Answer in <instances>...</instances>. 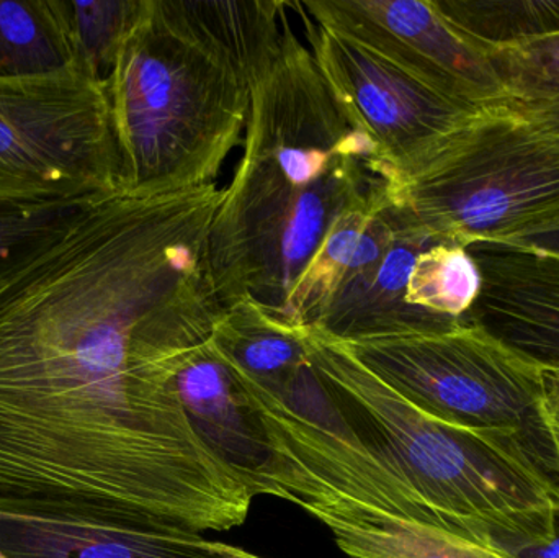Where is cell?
I'll use <instances>...</instances> for the list:
<instances>
[{
	"instance_id": "4",
	"label": "cell",
	"mask_w": 559,
	"mask_h": 558,
	"mask_svg": "<svg viewBox=\"0 0 559 558\" xmlns=\"http://www.w3.org/2000/svg\"><path fill=\"white\" fill-rule=\"evenodd\" d=\"M397 222L472 248L559 216V134L512 104L481 108L419 166L384 182Z\"/></svg>"
},
{
	"instance_id": "14",
	"label": "cell",
	"mask_w": 559,
	"mask_h": 558,
	"mask_svg": "<svg viewBox=\"0 0 559 558\" xmlns=\"http://www.w3.org/2000/svg\"><path fill=\"white\" fill-rule=\"evenodd\" d=\"M396 231L383 180L373 199L335 219L293 287L285 320L295 327H314L334 295L361 269L381 258Z\"/></svg>"
},
{
	"instance_id": "16",
	"label": "cell",
	"mask_w": 559,
	"mask_h": 558,
	"mask_svg": "<svg viewBox=\"0 0 559 558\" xmlns=\"http://www.w3.org/2000/svg\"><path fill=\"white\" fill-rule=\"evenodd\" d=\"M72 66L62 0H0V79L39 78Z\"/></svg>"
},
{
	"instance_id": "11",
	"label": "cell",
	"mask_w": 559,
	"mask_h": 558,
	"mask_svg": "<svg viewBox=\"0 0 559 558\" xmlns=\"http://www.w3.org/2000/svg\"><path fill=\"white\" fill-rule=\"evenodd\" d=\"M394 222L397 231L393 242L380 259L361 269L334 295L312 327L314 330L350 343L391 334L450 330L462 323L463 320L437 317L407 304V281L417 256L439 241L396 218Z\"/></svg>"
},
{
	"instance_id": "20",
	"label": "cell",
	"mask_w": 559,
	"mask_h": 558,
	"mask_svg": "<svg viewBox=\"0 0 559 558\" xmlns=\"http://www.w3.org/2000/svg\"><path fill=\"white\" fill-rule=\"evenodd\" d=\"M92 202H0V284L61 236Z\"/></svg>"
},
{
	"instance_id": "10",
	"label": "cell",
	"mask_w": 559,
	"mask_h": 558,
	"mask_svg": "<svg viewBox=\"0 0 559 558\" xmlns=\"http://www.w3.org/2000/svg\"><path fill=\"white\" fill-rule=\"evenodd\" d=\"M468 251L481 290L465 320L559 376V258L496 245Z\"/></svg>"
},
{
	"instance_id": "24",
	"label": "cell",
	"mask_w": 559,
	"mask_h": 558,
	"mask_svg": "<svg viewBox=\"0 0 559 558\" xmlns=\"http://www.w3.org/2000/svg\"><path fill=\"white\" fill-rule=\"evenodd\" d=\"M522 114L559 134V102L551 104H512Z\"/></svg>"
},
{
	"instance_id": "18",
	"label": "cell",
	"mask_w": 559,
	"mask_h": 558,
	"mask_svg": "<svg viewBox=\"0 0 559 558\" xmlns=\"http://www.w3.org/2000/svg\"><path fill=\"white\" fill-rule=\"evenodd\" d=\"M481 290V275L468 249L439 242L417 256L406 301L437 317L465 320Z\"/></svg>"
},
{
	"instance_id": "25",
	"label": "cell",
	"mask_w": 559,
	"mask_h": 558,
	"mask_svg": "<svg viewBox=\"0 0 559 558\" xmlns=\"http://www.w3.org/2000/svg\"><path fill=\"white\" fill-rule=\"evenodd\" d=\"M545 385H547L548 402L559 408V376L545 373Z\"/></svg>"
},
{
	"instance_id": "12",
	"label": "cell",
	"mask_w": 559,
	"mask_h": 558,
	"mask_svg": "<svg viewBox=\"0 0 559 558\" xmlns=\"http://www.w3.org/2000/svg\"><path fill=\"white\" fill-rule=\"evenodd\" d=\"M176 385L200 438L254 494L255 480L269 461L267 436L238 373L210 337L183 351Z\"/></svg>"
},
{
	"instance_id": "21",
	"label": "cell",
	"mask_w": 559,
	"mask_h": 558,
	"mask_svg": "<svg viewBox=\"0 0 559 558\" xmlns=\"http://www.w3.org/2000/svg\"><path fill=\"white\" fill-rule=\"evenodd\" d=\"M488 49L511 104L559 102V33Z\"/></svg>"
},
{
	"instance_id": "2",
	"label": "cell",
	"mask_w": 559,
	"mask_h": 558,
	"mask_svg": "<svg viewBox=\"0 0 559 558\" xmlns=\"http://www.w3.org/2000/svg\"><path fill=\"white\" fill-rule=\"evenodd\" d=\"M121 192L212 186L241 141L251 81L189 0H140L105 81Z\"/></svg>"
},
{
	"instance_id": "6",
	"label": "cell",
	"mask_w": 559,
	"mask_h": 558,
	"mask_svg": "<svg viewBox=\"0 0 559 558\" xmlns=\"http://www.w3.org/2000/svg\"><path fill=\"white\" fill-rule=\"evenodd\" d=\"M120 180L104 82L78 64L0 79V202L97 200Z\"/></svg>"
},
{
	"instance_id": "7",
	"label": "cell",
	"mask_w": 559,
	"mask_h": 558,
	"mask_svg": "<svg viewBox=\"0 0 559 558\" xmlns=\"http://www.w3.org/2000/svg\"><path fill=\"white\" fill-rule=\"evenodd\" d=\"M309 51L355 130L373 143L384 182L419 166L476 111L447 97L360 43L316 23L299 2Z\"/></svg>"
},
{
	"instance_id": "9",
	"label": "cell",
	"mask_w": 559,
	"mask_h": 558,
	"mask_svg": "<svg viewBox=\"0 0 559 558\" xmlns=\"http://www.w3.org/2000/svg\"><path fill=\"white\" fill-rule=\"evenodd\" d=\"M259 494L289 501L324 524L347 558H508L403 517L391 498L368 491L344 490L267 468L259 477Z\"/></svg>"
},
{
	"instance_id": "1",
	"label": "cell",
	"mask_w": 559,
	"mask_h": 558,
	"mask_svg": "<svg viewBox=\"0 0 559 558\" xmlns=\"http://www.w3.org/2000/svg\"><path fill=\"white\" fill-rule=\"evenodd\" d=\"M381 174L373 143L347 120L286 19L277 55L252 84L242 156L210 226L223 307L249 298L286 321L289 294L322 239L380 192Z\"/></svg>"
},
{
	"instance_id": "17",
	"label": "cell",
	"mask_w": 559,
	"mask_h": 558,
	"mask_svg": "<svg viewBox=\"0 0 559 558\" xmlns=\"http://www.w3.org/2000/svg\"><path fill=\"white\" fill-rule=\"evenodd\" d=\"M443 15L486 48L559 33V0H436Z\"/></svg>"
},
{
	"instance_id": "5",
	"label": "cell",
	"mask_w": 559,
	"mask_h": 558,
	"mask_svg": "<svg viewBox=\"0 0 559 558\" xmlns=\"http://www.w3.org/2000/svg\"><path fill=\"white\" fill-rule=\"evenodd\" d=\"M341 343L424 415L514 449L558 487L545 372L481 328Z\"/></svg>"
},
{
	"instance_id": "8",
	"label": "cell",
	"mask_w": 559,
	"mask_h": 558,
	"mask_svg": "<svg viewBox=\"0 0 559 558\" xmlns=\"http://www.w3.org/2000/svg\"><path fill=\"white\" fill-rule=\"evenodd\" d=\"M299 7L453 100L473 108L511 104L489 49L450 22L436 0H306Z\"/></svg>"
},
{
	"instance_id": "22",
	"label": "cell",
	"mask_w": 559,
	"mask_h": 558,
	"mask_svg": "<svg viewBox=\"0 0 559 558\" xmlns=\"http://www.w3.org/2000/svg\"><path fill=\"white\" fill-rule=\"evenodd\" d=\"M489 549L508 558H559V508L538 533L496 537Z\"/></svg>"
},
{
	"instance_id": "26",
	"label": "cell",
	"mask_w": 559,
	"mask_h": 558,
	"mask_svg": "<svg viewBox=\"0 0 559 558\" xmlns=\"http://www.w3.org/2000/svg\"><path fill=\"white\" fill-rule=\"evenodd\" d=\"M550 429L551 435H554L555 446H557L559 458V408L554 405H550Z\"/></svg>"
},
{
	"instance_id": "3",
	"label": "cell",
	"mask_w": 559,
	"mask_h": 558,
	"mask_svg": "<svg viewBox=\"0 0 559 558\" xmlns=\"http://www.w3.org/2000/svg\"><path fill=\"white\" fill-rule=\"evenodd\" d=\"M309 357L335 418L409 491L433 526L489 549L495 537L531 533L558 510L557 485L528 459L424 415L341 341L309 328Z\"/></svg>"
},
{
	"instance_id": "23",
	"label": "cell",
	"mask_w": 559,
	"mask_h": 558,
	"mask_svg": "<svg viewBox=\"0 0 559 558\" xmlns=\"http://www.w3.org/2000/svg\"><path fill=\"white\" fill-rule=\"evenodd\" d=\"M496 246L519 249V251L535 252V254L559 258V216L544 225L525 229Z\"/></svg>"
},
{
	"instance_id": "15",
	"label": "cell",
	"mask_w": 559,
	"mask_h": 558,
	"mask_svg": "<svg viewBox=\"0 0 559 558\" xmlns=\"http://www.w3.org/2000/svg\"><path fill=\"white\" fill-rule=\"evenodd\" d=\"M210 340L262 389L285 393L309 366V328L295 327L242 298L225 307Z\"/></svg>"
},
{
	"instance_id": "19",
	"label": "cell",
	"mask_w": 559,
	"mask_h": 558,
	"mask_svg": "<svg viewBox=\"0 0 559 558\" xmlns=\"http://www.w3.org/2000/svg\"><path fill=\"white\" fill-rule=\"evenodd\" d=\"M140 0H62L74 62L97 81H107Z\"/></svg>"
},
{
	"instance_id": "13",
	"label": "cell",
	"mask_w": 559,
	"mask_h": 558,
	"mask_svg": "<svg viewBox=\"0 0 559 558\" xmlns=\"http://www.w3.org/2000/svg\"><path fill=\"white\" fill-rule=\"evenodd\" d=\"M7 558H267L174 526H105L0 518Z\"/></svg>"
},
{
	"instance_id": "27",
	"label": "cell",
	"mask_w": 559,
	"mask_h": 558,
	"mask_svg": "<svg viewBox=\"0 0 559 558\" xmlns=\"http://www.w3.org/2000/svg\"><path fill=\"white\" fill-rule=\"evenodd\" d=\"M558 464H559V458H558ZM558 490H559V465H558Z\"/></svg>"
}]
</instances>
